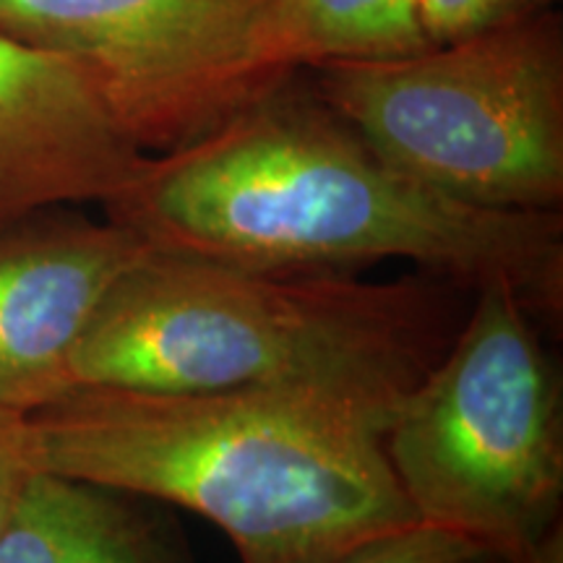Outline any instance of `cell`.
Returning a JSON list of instances; mask_svg holds the SVG:
<instances>
[{
    "instance_id": "1",
    "label": "cell",
    "mask_w": 563,
    "mask_h": 563,
    "mask_svg": "<svg viewBox=\"0 0 563 563\" xmlns=\"http://www.w3.org/2000/svg\"><path fill=\"white\" fill-rule=\"evenodd\" d=\"M152 251L253 272L418 264L467 290L504 285L538 321L563 313L561 211L481 209L391 165L287 76L207 136L146 154L100 203Z\"/></svg>"
},
{
    "instance_id": "6",
    "label": "cell",
    "mask_w": 563,
    "mask_h": 563,
    "mask_svg": "<svg viewBox=\"0 0 563 563\" xmlns=\"http://www.w3.org/2000/svg\"><path fill=\"white\" fill-rule=\"evenodd\" d=\"M274 0H0V32L76 63L144 154L207 136L287 70L266 51Z\"/></svg>"
},
{
    "instance_id": "13",
    "label": "cell",
    "mask_w": 563,
    "mask_h": 563,
    "mask_svg": "<svg viewBox=\"0 0 563 563\" xmlns=\"http://www.w3.org/2000/svg\"><path fill=\"white\" fill-rule=\"evenodd\" d=\"M37 473L30 415L0 407V530L16 498Z\"/></svg>"
},
{
    "instance_id": "7",
    "label": "cell",
    "mask_w": 563,
    "mask_h": 563,
    "mask_svg": "<svg viewBox=\"0 0 563 563\" xmlns=\"http://www.w3.org/2000/svg\"><path fill=\"white\" fill-rule=\"evenodd\" d=\"M150 251L76 203L0 217V407L30 415L74 389L84 334Z\"/></svg>"
},
{
    "instance_id": "8",
    "label": "cell",
    "mask_w": 563,
    "mask_h": 563,
    "mask_svg": "<svg viewBox=\"0 0 563 563\" xmlns=\"http://www.w3.org/2000/svg\"><path fill=\"white\" fill-rule=\"evenodd\" d=\"M144 157L76 63L0 32V217L104 203Z\"/></svg>"
},
{
    "instance_id": "11",
    "label": "cell",
    "mask_w": 563,
    "mask_h": 563,
    "mask_svg": "<svg viewBox=\"0 0 563 563\" xmlns=\"http://www.w3.org/2000/svg\"><path fill=\"white\" fill-rule=\"evenodd\" d=\"M336 563H509L462 534L415 525L357 548Z\"/></svg>"
},
{
    "instance_id": "5",
    "label": "cell",
    "mask_w": 563,
    "mask_h": 563,
    "mask_svg": "<svg viewBox=\"0 0 563 563\" xmlns=\"http://www.w3.org/2000/svg\"><path fill=\"white\" fill-rule=\"evenodd\" d=\"M316 95L391 165L481 209L561 211L563 16L382 60L306 70Z\"/></svg>"
},
{
    "instance_id": "2",
    "label": "cell",
    "mask_w": 563,
    "mask_h": 563,
    "mask_svg": "<svg viewBox=\"0 0 563 563\" xmlns=\"http://www.w3.org/2000/svg\"><path fill=\"white\" fill-rule=\"evenodd\" d=\"M394 410L285 386H76L30 428L37 470L201 514L243 563H336L420 525L384 449Z\"/></svg>"
},
{
    "instance_id": "3",
    "label": "cell",
    "mask_w": 563,
    "mask_h": 563,
    "mask_svg": "<svg viewBox=\"0 0 563 563\" xmlns=\"http://www.w3.org/2000/svg\"><path fill=\"white\" fill-rule=\"evenodd\" d=\"M467 292L435 274L365 282L150 251L84 334L74 384L146 391L285 386L399 407L452 344Z\"/></svg>"
},
{
    "instance_id": "4",
    "label": "cell",
    "mask_w": 563,
    "mask_h": 563,
    "mask_svg": "<svg viewBox=\"0 0 563 563\" xmlns=\"http://www.w3.org/2000/svg\"><path fill=\"white\" fill-rule=\"evenodd\" d=\"M384 449L420 525L509 563H563V389L540 321L473 292L452 344L394 410Z\"/></svg>"
},
{
    "instance_id": "12",
    "label": "cell",
    "mask_w": 563,
    "mask_h": 563,
    "mask_svg": "<svg viewBox=\"0 0 563 563\" xmlns=\"http://www.w3.org/2000/svg\"><path fill=\"white\" fill-rule=\"evenodd\" d=\"M559 3L561 0H420V19L428 42L446 45L559 9Z\"/></svg>"
},
{
    "instance_id": "10",
    "label": "cell",
    "mask_w": 563,
    "mask_h": 563,
    "mask_svg": "<svg viewBox=\"0 0 563 563\" xmlns=\"http://www.w3.org/2000/svg\"><path fill=\"white\" fill-rule=\"evenodd\" d=\"M266 51L287 74L426 51L420 0H274Z\"/></svg>"
},
{
    "instance_id": "9",
    "label": "cell",
    "mask_w": 563,
    "mask_h": 563,
    "mask_svg": "<svg viewBox=\"0 0 563 563\" xmlns=\"http://www.w3.org/2000/svg\"><path fill=\"white\" fill-rule=\"evenodd\" d=\"M129 493L37 470L0 530V563H188Z\"/></svg>"
}]
</instances>
